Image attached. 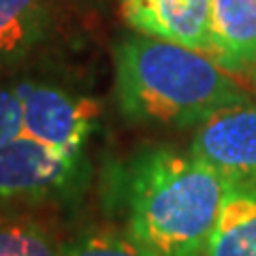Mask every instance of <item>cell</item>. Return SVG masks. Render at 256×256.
Segmentation results:
<instances>
[{
  "label": "cell",
  "instance_id": "obj_1",
  "mask_svg": "<svg viewBox=\"0 0 256 256\" xmlns=\"http://www.w3.org/2000/svg\"><path fill=\"white\" fill-rule=\"evenodd\" d=\"M105 194L126 230L154 256H186L203 252L226 184L190 150L156 146L116 164Z\"/></svg>",
  "mask_w": 256,
  "mask_h": 256
},
{
  "label": "cell",
  "instance_id": "obj_7",
  "mask_svg": "<svg viewBox=\"0 0 256 256\" xmlns=\"http://www.w3.org/2000/svg\"><path fill=\"white\" fill-rule=\"evenodd\" d=\"M212 58L230 73L256 64V0H212Z\"/></svg>",
  "mask_w": 256,
  "mask_h": 256
},
{
  "label": "cell",
  "instance_id": "obj_3",
  "mask_svg": "<svg viewBox=\"0 0 256 256\" xmlns=\"http://www.w3.org/2000/svg\"><path fill=\"white\" fill-rule=\"evenodd\" d=\"M92 182L84 152L70 154L20 134L0 148V203H73Z\"/></svg>",
  "mask_w": 256,
  "mask_h": 256
},
{
  "label": "cell",
  "instance_id": "obj_13",
  "mask_svg": "<svg viewBox=\"0 0 256 256\" xmlns=\"http://www.w3.org/2000/svg\"><path fill=\"white\" fill-rule=\"evenodd\" d=\"M186 256H203V252H192V254H186Z\"/></svg>",
  "mask_w": 256,
  "mask_h": 256
},
{
  "label": "cell",
  "instance_id": "obj_9",
  "mask_svg": "<svg viewBox=\"0 0 256 256\" xmlns=\"http://www.w3.org/2000/svg\"><path fill=\"white\" fill-rule=\"evenodd\" d=\"M203 256H256V188H226Z\"/></svg>",
  "mask_w": 256,
  "mask_h": 256
},
{
  "label": "cell",
  "instance_id": "obj_11",
  "mask_svg": "<svg viewBox=\"0 0 256 256\" xmlns=\"http://www.w3.org/2000/svg\"><path fill=\"white\" fill-rule=\"evenodd\" d=\"M62 256H154L126 228L90 226L62 244Z\"/></svg>",
  "mask_w": 256,
  "mask_h": 256
},
{
  "label": "cell",
  "instance_id": "obj_6",
  "mask_svg": "<svg viewBox=\"0 0 256 256\" xmlns=\"http://www.w3.org/2000/svg\"><path fill=\"white\" fill-rule=\"evenodd\" d=\"M120 11L139 34L164 38L212 56V0H122Z\"/></svg>",
  "mask_w": 256,
  "mask_h": 256
},
{
  "label": "cell",
  "instance_id": "obj_2",
  "mask_svg": "<svg viewBox=\"0 0 256 256\" xmlns=\"http://www.w3.org/2000/svg\"><path fill=\"white\" fill-rule=\"evenodd\" d=\"M114 68L120 114L139 126L190 128L250 100L210 54L148 34L122 38L114 50Z\"/></svg>",
  "mask_w": 256,
  "mask_h": 256
},
{
  "label": "cell",
  "instance_id": "obj_5",
  "mask_svg": "<svg viewBox=\"0 0 256 256\" xmlns=\"http://www.w3.org/2000/svg\"><path fill=\"white\" fill-rule=\"evenodd\" d=\"M190 154L218 173L226 188H256V102L224 107L201 122Z\"/></svg>",
  "mask_w": 256,
  "mask_h": 256
},
{
  "label": "cell",
  "instance_id": "obj_8",
  "mask_svg": "<svg viewBox=\"0 0 256 256\" xmlns=\"http://www.w3.org/2000/svg\"><path fill=\"white\" fill-rule=\"evenodd\" d=\"M52 22V0H0V70L26 60L47 38Z\"/></svg>",
  "mask_w": 256,
  "mask_h": 256
},
{
  "label": "cell",
  "instance_id": "obj_10",
  "mask_svg": "<svg viewBox=\"0 0 256 256\" xmlns=\"http://www.w3.org/2000/svg\"><path fill=\"white\" fill-rule=\"evenodd\" d=\"M0 256H62V244L43 222L0 203Z\"/></svg>",
  "mask_w": 256,
  "mask_h": 256
},
{
  "label": "cell",
  "instance_id": "obj_4",
  "mask_svg": "<svg viewBox=\"0 0 256 256\" xmlns=\"http://www.w3.org/2000/svg\"><path fill=\"white\" fill-rule=\"evenodd\" d=\"M18 92L22 98V134L60 152H84L100 114L98 102L45 82H26L18 86Z\"/></svg>",
  "mask_w": 256,
  "mask_h": 256
},
{
  "label": "cell",
  "instance_id": "obj_12",
  "mask_svg": "<svg viewBox=\"0 0 256 256\" xmlns=\"http://www.w3.org/2000/svg\"><path fill=\"white\" fill-rule=\"evenodd\" d=\"M22 134V98L18 88H0V148Z\"/></svg>",
  "mask_w": 256,
  "mask_h": 256
}]
</instances>
